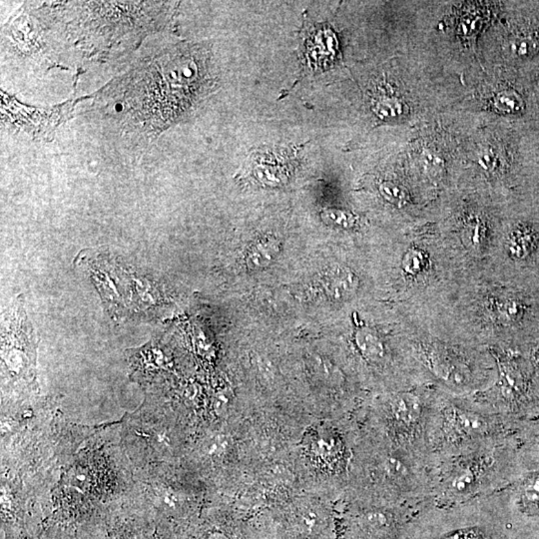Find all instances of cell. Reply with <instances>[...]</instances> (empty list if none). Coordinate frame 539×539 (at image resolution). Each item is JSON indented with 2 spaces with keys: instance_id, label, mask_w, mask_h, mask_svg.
<instances>
[{
  "instance_id": "cell-1",
  "label": "cell",
  "mask_w": 539,
  "mask_h": 539,
  "mask_svg": "<svg viewBox=\"0 0 539 539\" xmlns=\"http://www.w3.org/2000/svg\"><path fill=\"white\" fill-rule=\"evenodd\" d=\"M321 285L330 302L341 304L357 296L361 288V279L352 268L338 264L324 272Z\"/></svg>"
},
{
  "instance_id": "cell-2",
  "label": "cell",
  "mask_w": 539,
  "mask_h": 539,
  "mask_svg": "<svg viewBox=\"0 0 539 539\" xmlns=\"http://www.w3.org/2000/svg\"><path fill=\"white\" fill-rule=\"evenodd\" d=\"M354 341L361 358L372 365H381L388 357V347L383 335L376 328L359 325L354 332Z\"/></svg>"
},
{
  "instance_id": "cell-3",
  "label": "cell",
  "mask_w": 539,
  "mask_h": 539,
  "mask_svg": "<svg viewBox=\"0 0 539 539\" xmlns=\"http://www.w3.org/2000/svg\"><path fill=\"white\" fill-rule=\"evenodd\" d=\"M339 41L334 31L329 28H317L307 41L308 57L319 67H324L336 59Z\"/></svg>"
},
{
  "instance_id": "cell-4",
  "label": "cell",
  "mask_w": 539,
  "mask_h": 539,
  "mask_svg": "<svg viewBox=\"0 0 539 539\" xmlns=\"http://www.w3.org/2000/svg\"><path fill=\"white\" fill-rule=\"evenodd\" d=\"M447 423L450 434L461 438L478 436L487 429V421L483 416L470 410L458 408L450 410Z\"/></svg>"
},
{
  "instance_id": "cell-5",
  "label": "cell",
  "mask_w": 539,
  "mask_h": 539,
  "mask_svg": "<svg viewBox=\"0 0 539 539\" xmlns=\"http://www.w3.org/2000/svg\"><path fill=\"white\" fill-rule=\"evenodd\" d=\"M392 418L403 427H414L423 412V401L414 392H399L390 401Z\"/></svg>"
},
{
  "instance_id": "cell-6",
  "label": "cell",
  "mask_w": 539,
  "mask_h": 539,
  "mask_svg": "<svg viewBox=\"0 0 539 539\" xmlns=\"http://www.w3.org/2000/svg\"><path fill=\"white\" fill-rule=\"evenodd\" d=\"M279 250L281 245L275 237L268 236L257 240L246 253V266L252 271L266 269L278 258Z\"/></svg>"
},
{
  "instance_id": "cell-7",
  "label": "cell",
  "mask_w": 539,
  "mask_h": 539,
  "mask_svg": "<svg viewBox=\"0 0 539 539\" xmlns=\"http://www.w3.org/2000/svg\"><path fill=\"white\" fill-rule=\"evenodd\" d=\"M254 176L264 185L278 187L287 182L289 172L285 166L264 162L255 167Z\"/></svg>"
},
{
  "instance_id": "cell-8",
  "label": "cell",
  "mask_w": 539,
  "mask_h": 539,
  "mask_svg": "<svg viewBox=\"0 0 539 539\" xmlns=\"http://www.w3.org/2000/svg\"><path fill=\"white\" fill-rule=\"evenodd\" d=\"M321 217L327 225L336 229L352 230L359 226L358 216L347 210L325 209L321 211Z\"/></svg>"
},
{
  "instance_id": "cell-9",
  "label": "cell",
  "mask_w": 539,
  "mask_h": 539,
  "mask_svg": "<svg viewBox=\"0 0 539 539\" xmlns=\"http://www.w3.org/2000/svg\"><path fill=\"white\" fill-rule=\"evenodd\" d=\"M379 192L388 203L396 206L398 208H403L410 203V194L409 190L401 185L392 181H383L379 184Z\"/></svg>"
},
{
  "instance_id": "cell-10",
  "label": "cell",
  "mask_w": 539,
  "mask_h": 539,
  "mask_svg": "<svg viewBox=\"0 0 539 539\" xmlns=\"http://www.w3.org/2000/svg\"><path fill=\"white\" fill-rule=\"evenodd\" d=\"M372 110L383 120L398 119L407 112L405 104L394 97H383L377 100Z\"/></svg>"
},
{
  "instance_id": "cell-11",
  "label": "cell",
  "mask_w": 539,
  "mask_h": 539,
  "mask_svg": "<svg viewBox=\"0 0 539 539\" xmlns=\"http://www.w3.org/2000/svg\"><path fill=\"white\" fill-rule=\"evenodd\" d=\"M494 105L503 112L514 113L522 108L523 103L520 96L514 91H503L496 95Z\"/></svg>"
},
{
  "instance_id": "cell-12",
  "label": "cell",
  "mask_w": 539,
  "mask_h": 539,
  "mask_svg": "<svg viewBox=\"0 0 539 539\" xmlns=\"http://www.w3.org/2000/svg\"><path fill=\"white\" fill-rule=\"evenodd\" d=\"M478 476L472 467H467L458 470V474H454L450 483V487L458 492H465L469 490L476 483Z\"/></svg>"
},
{
  "instance_id": "cell-13",
  "label": "cell",
  "mask_w": 539,
  "mask_h": 539,
  "mask_svg": "<svg viewBox=\"0 0 539 539\" xmlns=\"http://www.w3.org/2000/svg\"><path fill=\"white\" fill-rule=\"evenodd\" d=\"M298 527L301 531L312 533L321 527V518L314 509L303 510L298 516Z\"/></svg>"
},
{
  "instance_id": "cell-14",
  "label": "cell",
  "mask_w": 539,
  "mask_h": 539,
  "mask_svg": "<svg viewBox=\"0 0 539 539\" xmlns=\"http://www.w3.org/2000/svg\"><path fill=\"white\" fill-rule=\"evenodd\" d=\"M522 498L527 505L539 507V472L525 481L522 487Z\"/></svg>"
},
{
  "instance_id": "cell-15",
  "label": "cell",
  "mask_w": 539,
  "mask_h": 539,
  "mask_svg": "<svg viewBox=\"0 0 539 539\" xmlns=\"http://www.w3.org/2000/svg\"><path fill=\"white\" fill-rule=\"evenodd\" d=\"M438 539H487V538L478 527H469V529L450 532Z\"/></svg>"
},
{
  "instance_id": "cell-16",
  "label": "cell",
  "mask_w": 539,
  "mask_h": 539,
  "mask_svg": "<svg viewBox=\"0 0 539 539\" xmlns=\"http://www.w3.org/2000/svg\"><path fill=\"white\" fill-rule=\"evenodd\" d=\"M516 51L519 55H529L530 51L533 50V42L529 39L518 40L516 41Z\"/></svg>"
},
{
  "instance_id": "cell-17",
  "label": "cell",
  "mask_w": 539,
  "mask_h": 539,
  "mask_svg": "<svg viewBox=\"0 0 539 539\" xmlns=\"http://www.w3.org/2000/svg\"><path fill=\"white\" fill-rule=\"evenodd\" d=\"M207 539H230L228 538L227 536H225L224 533H221V532H214V533L211 534L209 536V538Z\"/></svg>"
},
{
  "instance_id": "cell-18",
  "label": "cell",
  "mask_w": 539,
  "mask_h": 539,
  "mask_svg": "<svg viewBox=\"0 0 539 539\" xmlns=\"http://www.w3.org/2000/svg\"><path fill=\"white\" fill-rule=\"evenodd\" d=\"M534 363L539 367V346L536 348V350L533 352Z\"/></svg>"
}]
</instances>
